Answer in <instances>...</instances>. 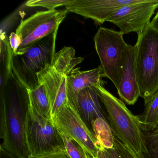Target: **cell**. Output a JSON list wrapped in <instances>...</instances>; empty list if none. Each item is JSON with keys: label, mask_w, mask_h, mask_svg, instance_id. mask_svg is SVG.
Segmentation results:
<instances>
[{"label": "cell", "mask_w": 158, "mask_h": 158, "mask_svg": "<svg viewBox=\"0 0 158 158\" xmlns=\"http://www.w3.org/2000/svg\"><path fill=\"white\" fill-rule=\"evenodd\" d=\"M0 100L1 150L12 158H28L25 126L29 93L13 73L1 88Z\"/></svg>", "instance_id": "6da1fadb"}, {"label": "cell", "mask_w": 158, "mask_h": 158, "mask_svg": "<svg viewBox=\"0 0 158 158\" xmlns=\"http://www.w3.org/2000/svg\"><path fill=\"white\" fill-rule=\"evenodd\" d=\"M96 88L106 110L107 120L114 136L135 153L144 157L145 139L137 116L131 112L122 100L114 97L102 85Z\"/></svg>", "instance_id": "7a4b0ae2"}, {"label": "cell", "mask_w": 158, "mask_h": 158, "mask_svg": "<svg viewBox=\"0 0 158 158\" xmlns=\"http://www.w3.org/2000/svg\"><path fill=\"white\" fill-rule=\"evenodd\" d=\"M135 46L139 97L145 104L158 90V30L150 25L138 36Z\"/></svg>", "instance_id": "3957f363"}, {"label": "cell", "mask_w": 158, "mask_h": 158, "mask_svg": "<svg viewBox=\"0 0 158 158\" xmlns=\"http://www.w3.org/2000/svg\"><path fill=\"white\" fill-rule=\"evenodd\" d=\"M57 35V31L44 38L24 54L13 53V73L28 90L40 85L38 74L47 65L52 64L56 53Z\"/></svg>", "instance_id": "277c9868"}, {"label": "cell", "mask_w": 158, "mask_h": 158, "mask_svg": "<svg viewBox=\"0 0 158 158\" xmlns=\"http://www.w3.org/2000/svg\"><path fill=\"white\" fill-rule=\"evenodd\" d=\"M121 31L101 27L94 38L95 49L104 77L111 81L117 90L121 84L125 51L128 44Z\"/></svg>", "instance_id": "5b68a950"}, {"label": "cell", "mask_w": 158, "mask_h": 158, "mask_svg": "<svg viewBox=\"0 0 158 158\" xmlns=\"http://www.w3.org/2000/svg\"><path fill=\"white\" fill-rule=\"evenodd\" d=\"M29 157L65 151L59 129L51 119L38 114L29 103L25 126Z\"/></svg>", "instance_id": "8992f818"}, {"label": "cell", "mask_w": 158, "mask_h": 158, "mask_svg": "<svg viewBox=\"0 0 158 158\" xmlns=\"http://www.w3.org/2000/svg\"><path fill=\"white\" fill-rule=\"evenodd\" d=\"M68 12L65 9L42 11L22 20L15 32L21 44L14 54H24L35 43L58 31Z\"/></svg>", "instance_id": "52a82bcc"}, {"label": "cell", "mask_w": 158, "mask_h": 158, "mask_svg": "<svg viewBox=\"0 0 158 158\" xmlns=\"http://www.w3.org/2000/svg\"><path fill=\"white\" fill-rule=\"evenodd\" d=\"M60 131L78 142L92 158H97L100 144L93 131L68 102L52 119Z\"/></svg>", "instance_id": "ba28073f"}, {"label": "cell", "mask_w": 158, "mask_h": 158, "mask_svg": "<svg viewBox=\"0 0 158 158\" xmlns=\"http://www.w3.org/2000/svg\"><path fill=\"white\" fill-rule=\"evenodd\" d=\"M158 8V1L141 0L118 9L107 22L117 26L123 35L135 32L139 35L150 26V20Z\"/></svg>", "instance_id": "9c48e42d"}, {"label": "cell", "mask_w": 158, "mask_h": 158, "mask_svg": "<svg viewBox=\"0 0 158 158\" xmlns=\"http://www.w3.org/2000/svg\"><path fill=\"white\" fill-rule=\"evenodd\" d=\"M141 0H71L65 6L70 12L92 19L98 25L102 24L117 11L126 5Z\"/></svg>", "instance_id": "30bf717a"}, {"label": "cell", "mask_w": 158, "mask_h": 158, "mask_svg": "<svg viewBox=\"0 0 158 158\" xmlns=\"http://www.w3.org/2000/svg\"><path fill=\"white\" fill-rule=\"evenodd\" d=\"M39 82L45 88L51 108L52 120L68 102L66 90L67 77L47 65L38 74Z\"/></svg>", "instance_id": "8fae6325"}, {"label": "cell", "mask_w": 158, "mask_h": 158, "mask_svg": "<svg viewBox=\"0 0 158 158\" xmlns=\"http://www.w3.org/2000/svg\"><path fill=\"white\" fill-rule=\"evenodd\" d=\"M135 46L127 45L124 53L123 73L118 94L121 99L128 105H134L139 97L136 73Z\"/></svg>", "instance_id": "7c38bea8"}, {"label": "cell", "mask_w": 158, "mask_h": 158, "mask_svg": "<svg viewBox=\"0 0 158 158\" xmlns=\"http://www.w3.org/2000/svg\"><path fill=\"white\" fill-rule=\"evenodd\" d=\"M104 77L101 66L88 71H81L80 68L66 77V90L68 102L75 108L80 92L87 88L102 85Z\"/></svg>", "instance_id": "4fadbf2b"}, {"label": "cell", "mask_w": 158, "mask_h": 158, "mask_svg": "<svg viewBox=\"0 0 158 158\" xmlns=\"http://www.w3.org/2000/svg\"><path fill=\"white\" fill-rule=\"evenodd\" d=\"M103 106L97 89L91 87L80 92L75 108L91 130V124L95 119L102 118L107 120Z\"/></svg>", "instance_id": "5bb4252c"}, {"label": "cell", "mask_w": 158, "mask_h": 158, "mask_svg": "<svg viewBox=\"0 0 158 158\" xmlns=\"http://www.w3.org/2000/svg\"><path fill=\"white\" fill-rule=\"evenodd\" d=\"M84 60V58L76 56L75 50L73 47H64L55 53L51 65L56 71L67 77L78 69L76 67Z\"/></svg>", "instance_id": "9a60e30c"}, {"label": "cell", "mask_w": 158, "mask_h": 158, "mask_svg": "<svg viewBox=\"0 0 158 158\" xmlns=\"http://www.w3.org/2000/svg\"><path fill=\"white\" fill-rule=\"evenodd\" d=\"M145 106L144 112L137 116L142 131H153L158 127V90Z\"/></svg>", "instance_id": "2e32d148"}, {"label": "cell", "mask_w": 158, "mask_h": 158, "mask_svg": "<svg viewBox=\"0 0 158 158\" xmlns=\"http://www.w3.org/2000/svg\"><path fill=\"white\" fill-rule=\"evenodd\" d=\"M13 51L9 38L4 33L1 35V88L7 84L13 74Z\"/></svg>", "instance_id": "e0dca14e"}, {"label": "cell", "mask_w": 158, "mask_h": 158, "mask_svg": "<svg viewBox=\"0 0 158 158\" xmlns=\"http://www.w3.org/2000/svg\"><path fill=\"white\" fill-rule=\"evenodd\" d=\"M30 106L38 114L51 119V108L45 88L43 85L33 90H28Z\"/></svg>", "instance_id": "ac0fdd59"}, {"label": "cell", "mask_w": 158, "mask_h": 158, "mask_svg": "<svg viewBox=\"0 0 158 158\" xmlns=\"http://www.w3.org/2000/svg\"><path fill=\"white\" fill-rule=\"evenodd\" d=\"M91 128L98 141L100 147L106 148L113 147L114 136L108 120L102 118H97L92 122Z\"/></svg>", "instance_id": "d6986e66"}, {"label": "cell", "mask_w": 158, "mask_h": 158, "mask_svg": "<svg viewBox=\"0 0 158 158\" xmlns=\"http://www.w3.org/2000/svg\"><path fill=\"white\" fill-rule=\"evenodd\" d=\"M97 158H145L135 153L114 136V145L110 148L100 147Z\"/></svg>", "instance_id": "ffe728a7"}, {"label": "cell", "mask_w": 158, "mask_h": 158, "mask_svg": "<svg viewBox=\"0 0 158 158\" xmlns=\"http://www.w3.org/2000/svg\"><path fill=\"white\" fill-rule=\"evenodd\" d=\"M59 131L64 144L65 151L70 158H92L78 142L62 131Z\"/></svg>", "instance_id": "44dd1931"}, {"label": "cell", "mask_w": 158, "mask_h": 158, "mask_svg": "<svg viewBox=\"0 0 158 158\" xmlns=\"http://www.w3.org/2000/svg\"><path fill=\"white\" fill-rule=\"evenodd\" d=\"M145 143V158H158V127L153 131H143Z\"/></svg>", "instance_id": "7402d4cb"}, {"label": "cell", "mask_w": 158, "mask_h": 158, "mask_svg": "<svg viewBox=\"0 0 158 158\" xmlns=\"http://www.w3.org/2000/svg\"><path fill=\"white\" fill-rule=\"evenodd\" d=\"M71 0H30L26 3L28 7H41L48 9V10H55V8L66 6Z\"/></svg>", "instance_id": "603a6c76"}, {"label": "cell", "mask_w": 158, "mask_h": 158, "mask_svg": "<svg viewBox=\"0 0 158 158\" xmlns=\"http://www.w3.org/2000/svg\"><path fill=\"white\" fill-rule=\"evenodd\" d=\"M9 43L14 54L17 51L21 44L20 37L14 32L11 33L9 37Z\"/></svg>", "instance_id": "cb8c5ba5"}, {"label": "cell", "mask_w": 158, "mask_h": 158, "mask_svg": "<svg viewBox=\"0 0 158 158\" xmlns=\"http://www.w3.org/2000/svg\"><path fill=\"white\" fill-rule=\"evenodd\" d=\"M28 158H70L65 151L48 153L40 156L30 157Z\"/></svg>", "instance_id": "d4e9b609"}, {"label": "cell", "mask_w": 158, "mask_h": 158, "mask_svg": "<svg viewBox=\"0 0 158 158\" xmlns=\"http://www.w3.org/2000/svg\"><path fill=\"white\" fill-rule=\"evenodd\" d=\"M151 25L158 30V11L151 22Z\"/></svg>", "instance_id": "484cf974"}]
</instances>
